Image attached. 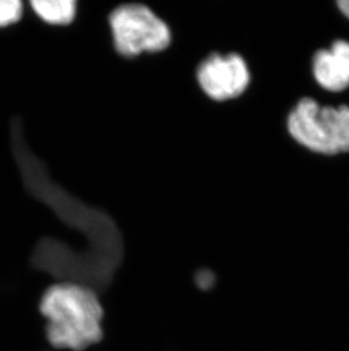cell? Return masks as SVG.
Returning a JSON list of instances; mask_svg holds the SVG:
<instances>
[{
	"label": "cell",
	"instance_id": "9",
	"mask_svg": "<svg viewBox=\"0 0 349 351\" xmlns=\"http://www.w3.org/2000/svg\"><path fill=\"white\" fill-rule=\"evenodd\" d=\"M196 281H198V285H201L202 288H209L214 280H212V275L210 273L203 272L200 274Z\"/></svg>",
	"mask_w": 349,
	"mask_h": 351
},
{
	"label": "cell",
	"instance_id": "6",
	"mask_svg": "<svg viewBox=\"0 0 349 351\" xmlns=\"http://www.w3.org/2000/svg\"><path fill=\"white\" fill-rule=\"evenodd\" d=\"M31 5L34 12L50 24L65 25L75 19L76 1L74 0H34Z\"/></svg>",
	"mask_w": 349,
	"mask_h": 351
},
{
	"label": "cell",
	"instance_id": "7",
	"mask_svg": "<svg viewBox=\"0 0 349 351\" xmlns=\"http://www.w3.org/2000/svg\"><path fill=\"white\" fill-rule=\"evenodd\" d=\"M22 14V3L18 0H0V27L18 20Z\"/></svg>",
	"mask_w": 349,
	"mask_h": 351
},
{
	"label": "cell",
	"instance_id": "4",
	"mask_svg": "<svg viewBox=\"0 0 349 351\" xmlns=\"http://www.w3.org/2000/svg\"><path fill=\"white\" fill-rule=\"evenodd\" d=\"M202 91L216 101L237 98L250 84L246 60L236 53H214L202 60L196 70Z\"/></svg>",
	"mask_w": 349,
	"mask_h": 351
},
{
	"label": "cell",
	"instance_id": "3",
	"mask_svg": "<svg viewBox=\"0 0 349 351\" xmlns=\"http://www.w3.org/2000/svg\"><path fill=\"white\" fill-rule=\"evenodd\" d=\"M116 51L124 57L159 53L172 43L168 24L155 10L142 3H122L109 16Z\"/></svg>",
	"mask_w": 349,
	"mask_h": 351
},
{
	"label": "cell",
	"instance_id": "1",
	"mask_svg": "<svg viewBox=\"0 0 349 351\" xmlns=\"http://www.w3.org/2000/svg\"><path fill=\"white\" fill-rule=\"evenodd\" d=\"M40 312L53 347L83 351L103 339V307L92 289L58 282L43 293Z\"/></svg>",
	"mask_w": 349,
	"mask_h": 351
},
{
	"label": "cell",
	"instance_id": "10",
	"mask_svg": "<svg viewBox=\"0 0 349 351\" xmlns=\"http://www.w3.org/2000/svg\"><path fill=\"white\" fill-rule=\"evenodd\" d=\"M338 6H339L340 10L343 12L344 15L349 19V0H340Z\"/></svg>",
	"mask_w": 349,
	"mask_h": 351
},
{
	"label": "cell",
	"instance_id": "8",
	"mask_svg": "<svg viewBox=\"0 0 349 351\" xmlns=\"http://www.w3.org/2000/svg\"><path fill=\"white\" fill-rule=\"evenodd\" d=\"M330 51L333 53L344 73L346 74L349 80V43L346 41H337L333 43Z\"/></svg>",
	"mask_w": 349,
	"mask_h": 351
},
{
	"label": "cell",
	"instance_id": "2",
	"mask_svg": "<svg viewBox=\"0 0 349 351\" xmlns=\"http://www.w3.org/2000/svg\"><path fill=\"white\" fill-rule=\"evenodd\" d=\"M290 136L315 153L336 155L349 152V108L320 107L304 98L288 117Z\"/></svg>",
	"mask_w": 349,
	"mask_h": 351
},
{
	"label": "cell",
	"instance_id": "5",
	"mask_svg": "<svg viewBox=\"0 0 349 351\" xmlns=\"http://www.w3.org/2000/svg\"><path fill=\"white\" fill-rule=\"evenodd\" d=\"M313 72L320 86L329 91H343L349 86L348 77L330 50H320L315 53Z\"/></svg>",
	"mask_w": 349,
	"mask_h": 351
}]
</instances>
